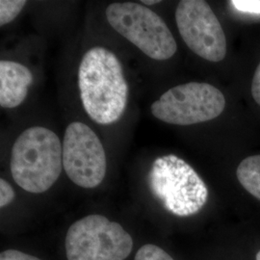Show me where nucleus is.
<instances>
[{"mask_svg":"<svg viewBox=\"0 0 260 260\" xmlns=\"http://www.w3.org/2000/svg\"><path fill=\"white\" fill-rule=\"evenodd\" d=\"M114 30L149 58L164 61L176 54L177 45L171 30L153 11L137 2H116L105 10Z\"/></svg>","mask_w":260,"mask_h":260,"instance_id":"obj_4","label":"nucleus"},{"mask_svg":"<svg viewBox=\"0 0 260 260\" xmlns=\"http://www.w3.org/2000/svg\"><path fill=\"white\" fill-rule=\"evenodd\" d=\"M134 260H175L167 251L153 244H146L140 248Z\"/></svg>","mask_w":260,"mask_h":260,"instance_id":"obj_12","label":"nucleus"},{"mask_svg":"<svg viewBox=\"0 0 260 260\" xmlns=\"http://www.w3.org/2000/svg\"><path fill=\"white\" fill-rule=\"evenodd\" d=\"M251 94L255 103L260 106V63L257 66L251 82Z\"/></svg>","mask_w":260,"mask_h":260,"instance_id":"obj_16","label":"nucleus"},{"mask_svg":"<svg viewBox=\"0 0 260 260\" xmlns=\"http://www.w3.org/2000/svg\"><path fill=\"white\" fill-rule=\"evenodd\" d=\"M179 34L197 55L220 62L226 55V38L213 10L206 1L182 0L176 10Z\"/></svg>","mask_w":260,"mask_h":260,"instance_id":"obj_8","label":"nucleus"},{"mask_svg":"<svg viewBox=\"0 0 260 260\" xmlns=\"http://www.w3.org/2000/svg\"><path fill=\"white\" fill-rule=\"evenodd\" d=\"M142 3H143V4H146V5H153V4L160 3V1H159V0H149V1L144 0V1H142Z\"/></svg>","mask_w":260,"mask_h":260,"instance_id":"obj_17","label":"nucleus"},{"mask_svg":"<svg viewBox=\"0 0 260 260\" xmlns=\"http://www.w3.org/2000/svg\"><path fill=\"white\" fill-rule=\"evenodd\" d=\"M15 199V191L9 182L3 178L0 179V207L4 208Z\"/></svg>","mask_w":260,"mask_h":260,"instance_id":"obj_14","label":"nucleus"},{"mask_svg":"<svg viewBox=\"0 0 260 260\" xmlns=\"http://www.w3.org/2000/svg\"><path fill=\"white\" fill-rule=\"evenodd\" d=\"M256 260H260V251L256 253V258H255Z\"/></svg>","mask_w":260,"mask_h":260,"instance_id":"obj_18","label":"nucleus"},{"mask_svg":"<svg viewBox=\"0 0 260 260\" xmlns=\"http://www.w3.org/2000/svg\"><path fill=\"white\" fill-rule=\"evenodd\" d=\"M78 87L84 110L103 125L121 120L128 102V84L119 58L102 47L85 52L78 68Z\"/></svg>","mask_w":260,"mask_h":260,"instance_id":"obj_1","label":"nucleus"},{"mask_svg":"<svg viewBox=\"0 0 260 260\" xmlns=\"http://www.w3.org/2000/svg\"><path fill=\"white\" fill-rule=\"evenodd\" d=\"M63 168L77 186L92 189L106 175L107 162L103 143L91 127L74 121L66 128L63 140Z\"/></svg>","mask_w":260,"mask_h":260,"instance_id":"obj_7","label":"nucleus"},{"mask_svg":"<svg viewBox=\"0 0 260 260\" xmlns=\"http://www.w3.org/2000/svg\"><path fill=\"white\" fill-rule=\"evenodd\" d=\"M68 260H124L133 249V239L121 224L99 214L73 223L66 235Z\"/></svg>","mask_w":260,"mask_h":260,"instance_id":"obj_5","label":"nucleus"},{"mask_svg":"<svg viewBox=\"0 0 260 260\" xmlns=\"http://www.w3.org/2000/svg\"><path fill=\"white\" fill-rule=\"evenodd\" d=\"M236 177L244 189L260 201V155L245 158L236 170Z\"/></svg>","mask_w":260,"mask_h":260,"instance_id":"obj_10","label":"nucleus"},{"mask_svg":"<svg viewBox=\"0 0 260 260\" xmlns=\"http://www.w3.org/2000/svg\"><path fill=\"white\" fill-rule=\"evenodd\" d=\"M33 82L31 71L20 63L0 61V106L15 108L24 102L29 86Z\"/></svg>","mask_w":260,"mask_h":260,"instance_id":"obj_9","label":"nucleus"},{"mask_svg":"<svg viewBox=\"0 0 260 260\" xmlns=\"http://www.w3.org/2000/svg\"><path fill=\"white\" fill-rule=\"evenodd\" d=\"M0 260H42L17 250H7L0 253Z\"/></svg>","mask_w":260,"mask_h":260,"instance_id":"obj_15","label":"nucleus"},{"mask_svg":"<svg viewBox=\"0 0 260 260\" xmlns=\"http://www.w3.org/2000/svg\"><path fill=\"white\" fill-rule=\"evenodd\" d=\"M231 4L242 13L260 15V0H233Z\"/></svg>","mask_w":260,"mask_h":260,"instance_id":"obj_13","label":"nucleus"},{"mask_svg":"<svg viewBox=\"0 0 260 260\" xmlns=\"http://www.w3.org/2000/svg\"><path fill=\"white\" fill-rule=\"evenodd\" d=\"M148 184L168 212L178 217L200 212L208 200V189L202 177L183 159L173 154L153 161Z\"/></svg>","mask_w":260,"mask_h":260,"instance_id":"obj_3","label":"nucleus"},{"mask_svg":"<svg viewBox=\"0 0 260 260\" xmlns=\"http://www.w3.org/2000/svg\"><path fill=\"white\" fill-rule=\"evenodd\" d=\"M63 168V145L58 135L44 126L19 134L11 152L10 169L16 183L33 194L54 185Z\"/></svg>","mask_w":260,"mask_h":260,"instance_id":"obj_2","label":"nucleus"},{"mask_svg":"<svg viewBox=\"0 0 260 260\" xmlns=\"http://www.w3.org/2000/svg\"><path fill=\"white\" fill-rule=\"evenodd\" d=\"M24 0H1L0 1V25L4 26L13 21L25 6Z\"/></svg>","mask_w":260,"mask_h":260,"instance_id":"obj_11","label":"nucleus"},{"mask_svg":"<svg viewBox=\"0 0 260 260\" xmlns=\"http://www.w3.org/2000/svg\"><path fill=\"white\" fill-rule=\"evenodd\" d=\"M224 107L225 99L219 89L204 82H189L168 90L150 105V111L166 123L192 125L216 119Z\"/></svg>","mask_w":260,"mask_h":260,"instance_id":"obj_6","label":"nucleus"}]
</instances>
